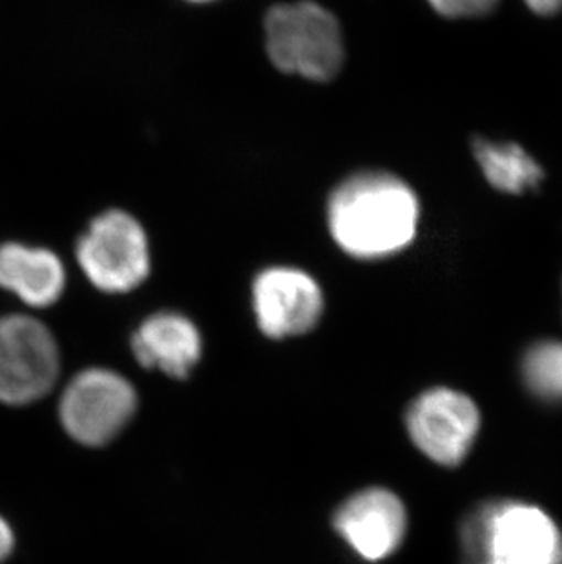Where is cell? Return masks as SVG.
I'll list each match as a JSON object with an SVG mask.
<instances>
[{
    "mask_svg": "<svg viewBox=\"0 0 562 564\" xmlns=\"http://www.w3.org/2000/svg\"><path fill=\"white\" fill-rule=\"evenodd\" d=\"M462 564H562V533L547 511L520 501H486L461 527Z\"/></svg>",
    "mask_w": 562,
    "mask_h": 564,
    "instance_id": "7a4b0ae2",
    "label": "cell"
},
{
    "mask_svg": "<svg viewBox=\"0 0 562 564\" xmlns=\"http://www.w3.org/2000/svg\"><path fill=\"white\" fill-rule=\"evenodd\" d=\"M66 288V271L55 252L21 241L0 243V289L30 307H52Z\"/></svg>",
    "mask_w": 562,
    "mask_h": 564,
    "instance_id": "8fae6325",
    "label": "cell"
},
{
    "mask_svg": "<svg viewBox=\"0 0 562 564\" xmlns=\"http://www.w3.org/2000/svg\"><path fill=\"white\" fill-rule=\"evenodd\" d=\"M409 437L433 463H464L480 430V413L466 394L435 388L417 397L406 415Z\"/></svg>",
    "mask_w": 562,
    "mask_h": 564,
    "instance_id": "52a82bcc",
    "label": "cell"
},
{
    "mask_svg": "<svg viewBox=\"0 0 562 564\" xmlns=\"http://www.w3.org/2000/svg\"><path fill=\"white\" fill-rule=\"evenodd\" d=\"M266 46L280 72L318 83L336 77L345 59L336 17L307 0L274 6L267 13Z\"/></svg>",
    "mask_w": 562,
    "mask_h": 564,
    "instance_id": "3957f363",
    "label": "cell"
},
{
    "mask_svg": "<svg viewBox=\"0 0 562 564\" xmlns=\"http://www.w3.org/2000/svg\"><path fill=\"white\" fill-rule=\"evenodd\" d=\"M61 352L52 330L28 314L0 316V404L28 405L57 383Z\"/></svg>",
    "mask_w": 562,
    "mask_h": 564,
    "instance_id": "5b68a950",
    "label": "cell"
},
{
    "mask_svg": "<svg viewBox=\"0 0 562 564\" xmlns=\"http://www.w3.org/2000/svg\"><path fill=\"white\" fill-rule=\"evenodd\" d=\"M75 254L85 276L102 293H128L150 274L147 232L122 210L97 216L77 241Z\"/></svg>",
    "mask_w": 562,
    "mask_h": 564,
    "instance_id": "277c9868",
    "label": "cell"
},
{
    "mask_svg": "<svg viewBox=\"0 0 562 564\" xmlns=\"http://www.w3.org/2000/svg\"><path fill=\"white\" fill-rule=\"evenodd\" d=\"M132 351L143 368L185 378L202 358V335L183 314H152L133 333Z\"/></svg>",
    "mask_w": 562,
    "mask_h": 564,
    "instance_id": "30bf717a",
    "label": "cell"
},
{
    "mask_svg": "<svg viewBox=\"0 0 562 564\" xmlns=\"http://www.w3.org/2000/svg\"><path fill=\"white\" fill-rule=\"evenodd\" d=\"M520 378L531 397L544 404H562V341L537 340L520 358Z\"/></svg>",
    "mask_w": 562,
    "mask_h": 564,
    "instance_id": "4fadbf2b",
    "label": "cell"
},
{
    "mask_svg": "<svg viewBox=\"0 0 562 564\" xmlns=\"http://www.w3.org/2000/svg\"><path fill=\"white\" fill-rule=\"evenodd\" d=\"M335 528L361 560L377 563L400 549L408 532V513L393 491L369 488L339 506Z\"/></svg>",
    "mask_w": 562,
    "mask_h": 564,
    "instance_id": "9c48e42d",
    "label": "cell"
},
{
    "mask_svg": "<svg viewBox=\"0 0 562 564\" xmlns=\"http://www.w3.org/2000/svg\"><path fill=\"white\" fill-rule=\"evenodd\" d=\"M138 410V393L110 369H86L64 389L58 415L74 441L102 446L116 438Z\"/></svg>",
    "mask_w": 562,
    "mask_h": 564,
    "instance_id": "8992f818",
    "label": "cell"
},
{
    "mask_svg": "<svg viewBox=\"0 0 562 564\" xmlns=\"http://www.w3.org/2000/svg\"><path fill=\"white\" fill-rule=\"evenodd\" d=\"M473 155L495 191L520 196L544 180L542 166L520 144L478 138L473 141Z\"/></svg>",
    "mask_w": 562,
    "mask_h": 564,
    "instance_id": "7c38bea8",
    "label": "cell"
},
{
    "mask_svg": "<svg viewBox=\"0 0 562 564\" xmlns=\"http://www.w3.org/2000/svg\"><path fill=\"white\" fill-rule=\"evenodd\" d=\"M256 322L269 338L313 330L324 314V293L311 274L294 267H271L252 285Z\"/></svg>",
    "mask_w": 562,
    "mask_h": 564,
    "instance_id": "ba28073f",
    "label": "cell"
},
{
    "mask_svg": "<svg viewBox=\"0 0 562 564\" xmlns=\"http://www.w3.org/2000/svg\"><path fill=\"white\" fill-rule=\"evenodd\" d=\"M439 15L447 19H480L497 8L499 0H428Z\"/></svg>",
    "mask_w": 562,
    "mask_h": 564,
    "instance_id": "5bb4252c",
    "label": "cell"
},
{
    "mask_svg": "<svg viewBox=\"0 0 562 564\" xmlns=\"http://www.w3.org/2000/svg\"><path fill=\"white\" fill-rule=\"evenodd\" d=\"M419 221V197L389 172L353 174L339 183L327 205L333 240L356 260H386L408 249Z\"/></svg>",
    "mask_w": 562,
    "mask_h": 564,
    "instance_id": "6da1fadb",
    "label": "cell"
},
{
    "mask_svg": "<svg viewBox=\"0 0 562 564\" xmlns=\"http://www.w3.org/2000/svg\"><path fill=\"white\" fill-rule=\"evenodd\" d=\"M15 549V532L10 522L0 516V564L4 563Z\"/></svg>",
    "mask_w": 562,
    "mask_h": 564,
    "instance_id": "9a60e30c",
    "label": "cell"
},
{
    "mask_svg": "<svg viewBox=\"0 0 562 564\" xmlns=\"http://www.w3.org/2000/svg\"><path fill=\"white\" fill-rule=\"evenodd\" d=\"M525 2L536 15H558L562 10V0H525Z\"/></svg>",
    "mask_w": 562,
    "mask_h": 564,
    "instance_id": "2e32d148",
    "label": "cell"
},
{
    "mask_svg": "<svg viewBox=\"0 0 562 564\" xmlns=\"http://www.w3.org/2000/svg\"><path fill=\"white\" fill-rule=\"evenodd\" d=\"M191 2H210V0H191Z\"/></svg>",
    "mask_w": 562,
    "mask_h": 564,
    "instance_id": "e0dca14e",
    "label": "cell"
}]
</instances>
